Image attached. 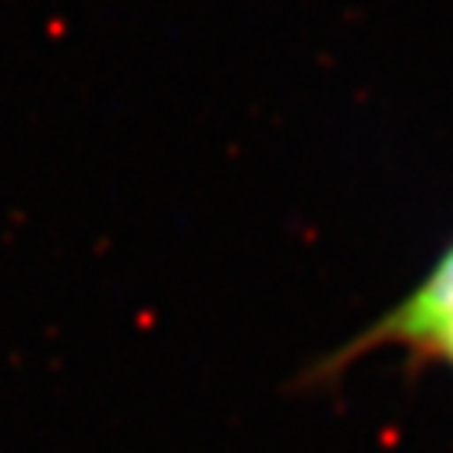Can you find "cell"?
<instances>
[{"mask_svg": "<svg viewBox=\"0 0 453 453\" xmlns=\"http://www.w3.org/2000/svg\"><path fill=\"white\" fill-rule=\"evenodd\" d=\"M423 363H440V366H447L453 372V319L443 329H440L434 342H430V349H426V357Z\"/></svg>", "mask_w": 453, "mask_h": 453, "instance_id": "2", "label": "cell"}, {"mask_svg": "<svg viewBox=\"0 0 453 453\" xmlns=\"http://www.w3.org/2000/svg\"><path fill=\"white\" fill-rule=\"evenodd\" d=\"M453 319V242L440 252L420 282L406 292L396 306L376 316L353 340H346L326 359L312 366L309 383H326L329 376L349 370L353 363L366 359L380 349H406L413 363H423L430 342L443 326Z\"/></svg>", "mask_w": 453, "mask_h": 453, "instance_id": "1", "label": "cell"}]
</instances>
